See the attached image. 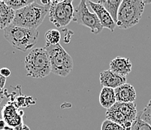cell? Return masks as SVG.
<instances>
[{
  "mask_svg": "<svg viewBox=\"0 0 151 130\" xmlns=\"http://www.w3.org/2000/svg\"><path fill=\"white\" fill-rule=\"evenodd\" d=\"M122 2H123L122 0H106V1H99L96 2L102 5L108 11L111 17L116 24L118 11H119V8H120Z\"/></svg>",
  "mask_w": 151,
  "mask_h": 130,
  "instance_id": "obj_16",
  "label": "cell"
},
{
  "mask_svg": "<svg viewBox=\"0 0 151 130\" xmlns=\"http://www.w3.org/2000/svg\"><path fill=\"white\" fill-rule=\"evenodd\" d=\"M7 97V92L5 90H0V105H2V102Z\"/></svg>",
  "mask_w": 151,
  "mask_h": 130,
  "instance_id": "obj_23",
  "label": "cell"
},
{
  "mask_svg": "<svg viewBox=\"0 0 151 130\" xmlns=\"http://www.w3.org/2000/svg\"><path fill=\"white\" fill-rule=\"evenodd\" d=\"M101 130H125L121 126L118 125L114 122L105 120L103 121L101 126Z\"/></svg>",
  "mask_w": 151,
  "mask_h": 130,
  "instance_id": "obj_21",
  "label": "cell"
},
{
  "mask_svg": "<svg viewBox=\"0 0 151 130\" xmlns=\"http://www.w3.org/2000/svg\"><path fill=\"white\" fill-rule=\"evenodd\" d=\"M45 47L48 53L52 73L61 77L68 76L74 66L71 56L60 44L54 45L46 44Z\"/></svg>",
  "mask_w": 151,
  "mask_h": 130,
  "instance_id": "obj_5",
  "label": "cell"
},
{
  "mask_svg": "<svg viewBox=\"0 0 151 130\" xmlns=\"http://www.w3.org/2000/svg\"><path fill=\"white\" fill-rule=\"evenodd\" d=\"M4 130H17V127H14H14H11L9 126H7Z\"/></svg>",
  "mask_w": 151,
  "mask_h": 130,
  "instance_id": "obj_27",
  "label": "cell"
},
{
  "mask_svg": "<svg viewBox=\"0 0 151 130\" xmlns=\"http://www.w3.org/2000/svg\"><path fill=\"white\" fill-rule=\"evenodd\" d=\"M87 2L91 7V9H93L94 13L97 15L103 28H106L111 30V32H114L116 27V24L113 20V18L111 17L108 11L102 5L99 4L98 2H92V1H88Z\"/></svg>",
  "mask_w": 151,
  "mask_h": 130,
  "instance_id": "obj_10",
  "label": "cell"
},
{
  "mask_svg": "<svg viewBox=\"0 0 151 130\" xmlns=\"http://www.w3.org/2000/svg\"><path fill=\"white\" fill-rule=\"evenodd\" d=\"M39 32L34 29L15 27L11 24L4 29V37L14 48L25 52L37 43Z\"/></svg>",
  "mask_w": 151,
  "mask_h": 130,
  "instance_id": "obj_3",
  "label": "cell"
},
{
  "mask_svg": "<svg viewBox=\"0 0 151 130\" xmlns=\"http://www.w3.org/2000/svg\"><path fill=\"white\" fill-rule=\"evenodd\" d=\"M131 130H151V126L145 121H143L140 118L139 113H138V116L133 123Z\"/></svg>",
  "mask_w": 151,
  "mask_h": 130,
  "instance_id": "obj_19",
  "label": "cell"
},
{
  "mask_svg": "<svg viewBox=\"0 0 151 130\" xmlns=\"http://www.w3.org/2000/svg\"><path fill=\"white\" fill-rule=\"evenodd\" d=\"M14 102H7L2 109V119L5 120L7 126L17 127L23 124V111L19 110Z\"/></svg>",
  "mask_w": 151,
  "mask_h": 130,
  "instance_id": "obj_9",
  "label": "cell"
},
{
  "mask_svg": "<svg viewBox=\"0 0 151 130\" xmlns=\"http://www.w3.org/2000/svg\"><path fill=\"white\" fill-rule=\"evenodd\" d=\"M99 102L101 106L107 110L116 103V95L114 89L103 87L99 96Z\"/></svg>",
  "mask_w": 151,
  "mask_h": 130,
  "instance_id": "obj_15",
  "label": "cell"
},
{
  "mask_svg": "<svg viewBox=\"0 0 151 130\" xmlns=\"http://www.w3.org/2000/svg\"><path fill=\"white\" fill-rule=\"evenodd\" d=\"M140 118L151 126V103L148 102L147 105L142 111L139 112Z\"/></svg>",
  "mask_w": 151,
  "mask_h": 130,
  "instance_id": "obj_20",
  "label": "cell"
},
{
  "mask_svg": "<svg viewBox=\"0 0 151 130\" xmlns=\"http://www.w3.org/2000/svg\"><path fill=\"white\" fill-rule=\"evenodd\" d=\"M4 2L9 8L16 11L20 10L24 7L30 5L35 1L33 0H6Z\"/></svg>",
  "mask_w": 151,
  "mask_h": 130,
  "instance_id": "obj_17",
  "label": "cell"
},
{
  "mask_svg": "<svg viewBox=\"0 0 151 130\" xmlns=\"http://www.w3.org/2000/svg\"><path fill=\"white\" fill-rule=\"evenodd\" d=\"M27 75L34 78H44L51 72L48 53L45 47L32 49L25 57Z\"/></svg>",
  "mask_w": 151,
  "mask_h": 130,
  "instance_id": "obj_2",
  "label": "cell"
},
{
  "mask_svg": "<svg viewBox=\"0 0 151 130\" xmlns=\"http://www.w3.org/2000/svg\"><path fill=\"white\" fill-rule=\"evenodd\" d=\"M17 130H30V129L29 128L28 126L25 125V124H21V125L17 126Z\"/></svg>",
  "mask_w": 151,
  "mask_h": 130,
  "instance_id": "obj_25",
  "label": "cell"
},
{
  "mask_svg": "<svg viewBox=\"0 0 151 130\" xmlns=\"http://www.w3.org/2000/svg\"><path fill=\"white\" fill-rule=\"evenodd\" d=\"M150 102V103H151V99H150V102Z\"/></svg>",
  "mask_w": 151,
  "mask_h": 130,
  "instance_id": "obj_28",
  "label": "cell"
},
{
  "mask_svg": "<svg viewBox=\"0 0 151 130\" xmlns=\"http://www.w3.org/2000/svg\"><path fill=\"white\" fill-rule=\"evenodd\" d=\"M49 9L50 6H43L35 1L30 5L15 11L12 25L37 29L45 20Z\"/></svg>",
  "mask_w": 151,
  "mask_h": 130,
  "instance_id": "obj_1",
  "label": "cell"
},
{
  "mask_svg": "<svg viewBox=\"0 0 151 130\" xmlns=\"http://www.w3.org/2000/svg\"><path fill=\"white\" fill-rule=\"evenodd\" d=\"M116 102L132 103L136 99V91L129 83H125L114 90Z\"/></svg>",
  "mask_w": 151,
  "mask_h": 130,
  "instance_id": "obj_12",
  "label": "cell"
},
{
  "mask_svg": "<svg viewBox=\"0 0 151 130\" xmlns=\"http://www.w3.org/2000/svg\"><path fill=\"white\" fill-rule=\"evenodd\" d=\"M72 3V0L51 1L49 18L55 27L58 28L66 27L73 20L75 8Z\"/></svg>",
  "mask_w": 151,
  "mask_h": 130,
  "instance_id": "obj_7",
  "label": "cell"
},
{
  "mask_svg": "<svg viewBox=\"0 0 151 130\" xmlns=\"http://www.w3.org/2000/svg\"><path fill=\"white\" fill-rule=\"evenodd\" d=\"M61 39V34L57 29H50L45 34L46 44L47 45H57Z\"/></svg>",
  "mask_w": 151,
  "mask_h": 130,
  "instance_id": "obj_18",
  "label": "cell"
},
{
  "mask_svg": "<svg viewBox=\"0 0 151 130\" xmlns=\"http://www.w3.org/2000/svg\"><path fill=\"white\" fill-rule=\"evenodd\" d=\"M99 80L103 87H108L115 90L126 83V78L116 75L112 71L105 70L100 73Z\"/></svg>",
  "mask_w": 151,
  "mask_h": 130,
  "instance_id": "obj_11",
  "label": "cell"
},
{
  "mask_svg": "<svg viewBox=\"0 0 151 130\" xmlns=\"http://www.w3.org/2000/svg\"><path fill=\"white\" fill-rule=\"evenodd\" d=\"M132 62L129 59L116 57L110 62V70L122 77H126L132 71Z\"/></svg>",
  "mask_w": 151,
  "mask_h": 130,
  "instance_id": "obj_13",
  "label": "cell"
},
{
  "mask_svg": "<svg viewBox=\"0 0 151 130\" xmlns=\"http://www.w3.org/2000/svg\"><path fill=\"white\" fill-rule=\"evenodd\" d=\"M73 21L78 24L88 27L93 34H99L102 31L101 26L97 15L94 12H90L85 0H82L75 9Z\"/></svg>",
  "mask_w": 151,
  "mask_h": 130,
  "instance_id": "obj_8",
  "label": "cell"
},
{
  "mask_svg": "<svg viewBox=\"0 0 151 130\" xmlns=\"http://www.w3.org/2000/svg\"><path fill=\"white\" fill-rule=\"evenodd\" d=\"M15 11L4 1L0 0V29H5L11 25L14 18Z\"/></svg>",
  "mask_w": 151,
  "mask_h": 130,
  "instance_id": "obj_14",
  "label": "cell"
},
{
  "mask_svg": "<svg viewBox=\"0 0 151 130\" xmlns=\"http://www.w3.org/2000/svg\"><path fill=\"white\" fill-rule=\"evenodd\" d=\"M136 104L116 102L106 111V120L114 122L125 130H131L138 116Z\"/></svg>",
  "mask_w": 151,
  "mask_h": 130,
  "instance_id": "obj_6",
  "label": "cell"
},
{
  "mask_svg": "<svg viewBox=\"0 0 151 130\" xmlns=\"http://www.w3.org/2000/svg\"><path fill=\"white\" fill-rule=\"evenodd\" d=\"M0 74L3 77H5V78H9L11 75V71L8 68H2L0 69Z\"/></svg>",
  "mask_w": 151,
  "mask_h": 130,
  "instance_id": "obj_22",
  "label": "cell"
},
{
  "mask_svg": "<svg viewBox=\"0 0 151 130\" xmlns=\"http://www.w3.org/2000/svg\"><path fill=\"white\" fill-rule=\"evenodd\" d=\"M147 1L144 0H123L117 14L116 27L127 29L139 23Z\"/></svg>",
  "mask_w": 151,
  "mask_h": 130,
  "instance_id": "obj_4",
  "label": "cell"
},
{
  "mask_svg": "<svg viewBox=\"0 0 151 130\" xmlns=\"http://www.w3.org/2000/svg\"><path fill=\"white\" fill-rule=\"evenodd\" d=\"M5 83H6V78L0 74V90H4Z\"/></svg>",
  "mask_w": 151,
  "mask_h": 130,
  "instance_id": "obj_24",
  "label": "cell"
},
{
  "mask_svg": "<svg viewBox=\"0 0 151 130\" xmlns=\"http://www.w3.org/2000/svg\"><path fill=\"white\" fill-rule=\"evenodd\" d=\"M4 105H0V121L2 120V109H3Z\"/></svg>",
  "mask_w": 151,
  "mask_h": 130,
  "instance_id": "obj_26",
  "label": "cell"
}]
</instances>
